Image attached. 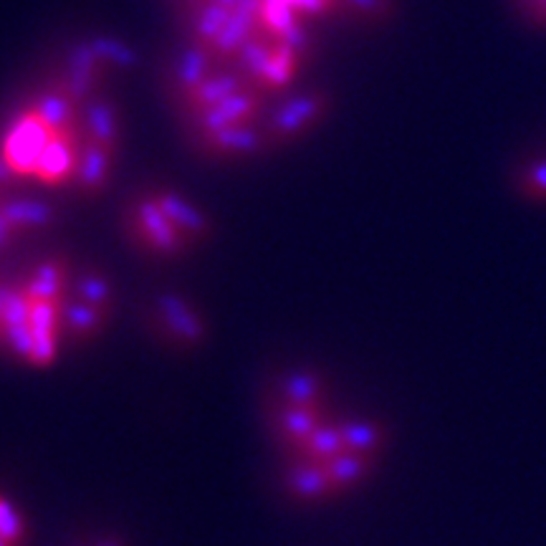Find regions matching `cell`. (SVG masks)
<instances>
[{
  "label": "cell",
  "instance_id": "1",
  "mask_svg": "<svg viewBox=\"0 0 546 546\" xmlns=\"http://www.w3.org/2000/svg\"><path fill=\"white\" fill-rule=\"evenodd\" d=\"M332 382L309 364H284L261 385V420L279 458L291 455L314 433L339 418Z\"/></svg>",
  "mask_w": 546,
  "mask_h": 546
},
{
  "label": "cell",
  "instance_id": "2",
  "mask_svg": "<svg viewBox=\"0 0 546 546\" xmlns=\"http://www.w3.org/2000/svg\"><path fill=\"white\" fill-rule=\"evenodd\" d=\"M382 455H339L324 461H279L273 486L291 506H324L352 496L375 478Z\"/></svg>",
  "mask_w": 546,
  "mask_h": 546
},
{
  "label": "cell",
  "instance_id": "3",
  "mask_svg": "<svg viewBox=\"0 0 546 546\" xmlns=\"http://www.w3.org/2000/svg\"><path fill=\"white\" fill-rule=\"evenodd\" d=\"M140 327L165 352L188 357L210 342V316L182 291H155L140 301Z\"/></svg>",
  "mask_w": 546,
  "mask_h": 546
},
{
  "label": "cell",
  "instance_id": "4",
  "mask_svg": "<svg viewBox=\"0 0 546 546\" xmlns=\"http://www.w3.org/2000/svg\"><path fill=\"white\" fill-rule=\"evenodd\" d=\"M117 309V289L102 268L81 263L74 268L64 311H61V342L86 349L104 337Z\"/></svg>",
  "mask_w": 546,
  "mask_h": 546
},
{
  "label": "cell",
  "instance_id": "5",
  "mask_svg": "<svg viewBox=\"0 0 546 546\" xmlns=\"http://www.w3.org/2000/svg\"><path fill=\"white\" fill-rule=\"evenodd\" d=\"M119 223L127 246L150 261H180L198 251L193 238L157 205L150 188L140 190L124 203Z\"/></svg>",
  "mask_w": 546,
  "mask_h": 546
},
{
  "label": "cell",
  "instance_id": "6",
  "mask_svg": "<svg viewBox=\"0 0 546 546\" xmlns=\"http://www.w3.org/2000/svg\"><path fill=\"white\" fill-rule=\"evenodd\" d=\"M332 94L327 89H306L286 99L261 119L263 152L281 150L304 140L306 134L324 122L332 112Z\"/></svg>",
  "mask_w": 546,
  "mask_h": 546
},
{
  "label": "cell",
  "instance_id": "7",
  "mask_svg": "<svg viewBox=\"0 0 546 546\" xmlns=\"http://www.w3.org/2000/svg\"><path fill=\"white\" fill-rule=\"evenodd\" d=\"M198 152L208 160L218 162H241L248 157L263 155L261 124H233L220 132L205 134L193 140Z\"/></svg>",
  "mask_w": 546,
  "mask_h": 546
},
{
  "label": "cell",
  "instance_id": "8",
  "mask_svg": "<svg viewBox=\"0 0 546 546\" xmlns=\"http://www.w3.org/2000/svg\"><path fill=\"white\" fill-rule=\"evenodd\" d=\"M81 129H84V140L94 145L117 150L122 147V114L119 107L104 94L91 97L81 107Z\"/></svg>",
  "mask_w": 546,
  "mask_h": 546
},
{
  "label": "cell",
  "instance_id": "9",
  "mask_svg": "<svg viewBox=\"0 0 546 546\" xmlns=\"http://www.w3.org/2000/svg\"><path fill=\"white\" fill-rule=\"evenodd\" d=\"M117 150L94 145V142L84 140V150H81L79 170H76L74 185L71 188L86 200H94L107 190L109 180H112L114 165H117Z\"/></svg>",
  "mask_w": 546,
  "mask_h": 546
},
{
  "label": "cell",
  "instance_id": "10",
  "mask_svg": "<svg viewBox=\"0 0 546 546\" xmlns=\"http://www.w3.org/2000/svg\"><path fill=\"white\" fill-rule=\"evenodd\" d=\"M511 180L521 200L531 205H546V155L521 162Z\"/></svg>",
  "mask_w": 546,
  "mask_h": 546
},
{
  "label": "cell",
  "instance_id": "11",
  "mask_svg": "<svg viewBox=\"0 0 546 546\" xmlns=\"http://www.w3.org/2000/svg\"><path fill=\"white\" fill-rule=\"evenodd\" d=\"M339 18L354 23H387L395 16V0H337Z\"/></svg>",
  "mask_w": 546,
  "mask_h": 546
},
{
  "label": "cell",
  "instance_id": "12",
  "mask_svg": "<svg viewBox=\"0 0 546 546\" xmlns=\"http://www.w3.org/2000/svg\"><path fill=\"white\" fill-rule=\"evenodd\" d=\"M0 536L13 546H21L23 536H26V521H23V514L6 496H0Z\"/></svg>",
  "mask_w": 546,
  "mask_h": 546
},
{
  "label": "cell",
  "instance_id": "13",
  "mask_svg": "<svg viewBox=\"0 0 546 546\" xmlns=\"http://www.w3.org/2000/svg\"><path fill=\"white\" fill-rule=\"evenodd\" d=\"M511 6L529 26L546 31V0H511Z\"/></svg>",
  "mask_w": 546,
  "mask_h": 546
},
{
  "label": "cell",
  "instance_id": "14",
  "mask_svg": "<svg viewBox=\"0 0 546 546\" xmlns=\"http://www.w3.org/2000/svg\"><path fill=\"white\" fill-rule=\"evenodd\" d=\"M79 546H124V544L117 539V536L102 534V536H84Z\"/></svg>",
  "mask_w": 546,
  "mask_h": 546
},
{
  "label": "cell",
  "instance_id": "15",
  "mask_svg": "<svg viewBox=\"0 0 546 546\" xmlns=\"http://www.w3.org/2000/svg\"><path fill=\"white\" fill-rule=\"evenodd\" d=\"M172 6H175L177 13H188L193 11V8H198L200 3H205V0H170Z\"/></svg>",
  "mask_w": 546,
  "mask_h": 546
},
{
  "label": "cell",
  "instance_id": "16",
  "mask_svg": "<svg viewBox=\"0 0 546 546\" xmlns=\"http://www.w3.org/2000/svg\"><path fill=\"white\" fill-rule=\"evenodd\" d=\"M0 546H13V544H8V541L3 539V536H0Z\"/></svg>",
  "mask_w": 546,
  "mask_h": 546
}]
</instances>
